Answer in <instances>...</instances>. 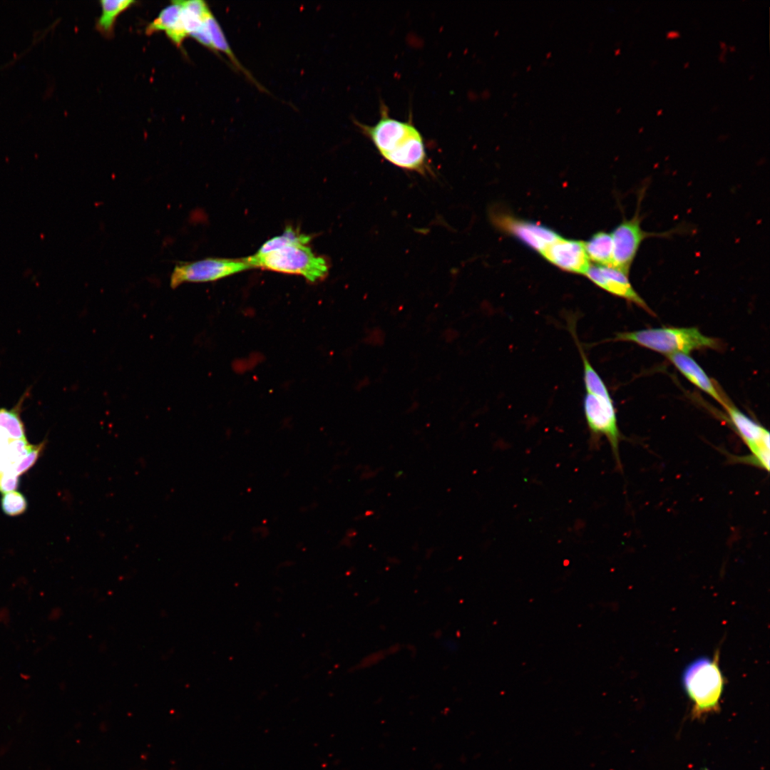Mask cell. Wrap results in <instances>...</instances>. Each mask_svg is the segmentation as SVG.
<instances>
[{
    "label": "cell",
    "mask_w": 770,
    "mask_h": 770,
    "mask_svg": "<svg viewBox=\"0 0 770 770\" xmlns=\"http://www.w3.org/2000/svg\"><path fill=\"white\" fill-rule=\"evenodd\" d=\"M356 123L389 162L404 169L424 171L426 165L424 143L421 133L411 121L392 118L387 109L382 108L381 117L374 125Z\"/></svg>",
    "instance_id": "cell-1"
},
{
    "label": "cell",
    "mask_w": 770,
    "mask_h": 770,
    "mask_svg": "<svg viewBox=\"0 0 770 770\" xmlns=\"http://www.w3.org/2000/svg\"><path fill=\"white\" fill-rule=\"evenodd\" d=\"M719 654L699 657L689 664L682 675L684 690L692 702V716L701 719L717 712L724 687L719 665Z\"/></svg>",
    "instance_id": "cell-2"
},
{
    "label": "cell",
    "mask_w": 770,
    "mask_h": 770,
    "mask_svg": "<svg viewBox=\"0 0 770 770\" xmlns=\"http://www.w3.org/2000/svg\"><path fill=\"white\" fill-rule=\"evenodd\" d=\"M614 341L634 342L667 355L687 354L696 349L714 348L717 342L702 334L696 327H660L617 332Z\"/></svg>",
    "instance_id": "cell-3"
},
{
    "label": "cell",
    "mask_w": 770,
    "mask_h": 770,
    "mask_svg": "<svg viewBox=\"0 0 770 770\" xmlns=\"http://www.w3.org/2000/svg\"><path fill=\"white\" fill-rule=\"evenodd\" d=\"M251 267L303 276L310 282L324 278L329 270L326 260L317 256L306 244H292L265 255L245 258Z\"/></svg>",
    "instance_id": "cell-4"
},
{
    "label": "cell",
    "mask_w": 770,
    "mask_h": 770,
    "mask_svg": "<svg viewBox=\"0 0 770 770\" xmlns=\"http://www.w3.org/2000/svg\"><path fill=\"white\" fill-rule=\"evenodd\" d=\"M583 411L590 432V445H598L602 436L607 440L618 468H621L619 445L622 436L619 430L616 409L610 396H602L585 393Z\"/></svg>",
    "instance_id": "cell-5"
},
{
    "label": "cell",
    "mask_w": 770,
    "mask_h": 770,
    "mask_svg": "<svg viewBox=\"0 0 770 770\" xmlns=\"http://www.w3.org/2000/svg\"><path fill=\"white\" fill-rule=\"evenodd\" d=\"M644 192L640 193L637 210L630 219L623 220L611 233L613 244L612 267L629 274L632 262L642 242L652 237H669L677 230L664 232H650L641 226L643 217L640 215V204Z\"/></svg>",
    "instance_id": "cell-6"
},
{
    "label": "cell",
    "mask_w": 770,
    "mask_h": 770,
    "mask_svg": "<svg viewBox=\"0 0 770 770\" xmlns=\"http://www.w3.org/2000/svg\"><path fill=\"white\" fill-rule=\"evenodd\" d=\"M245 258H205L178 262L172 271L170 285L176 288L185 282H206L220 279L250 268Z\"/></svg>",
    "instance_id": "cell-7"
},
{
    "label": "cell",
    "mask_w": 770,
    "mask_h": 770,
    "mask_svg": "<svg viewBox=\"0 0 770 770\" xmlns=\"http://www.w3.org/2000/svg\"><path fill=\"white\" fill-rule=\"evenodd\" d=\"M737 434L750 455L746 461L764 471L769 470V433L767 429L728 402L723 406Z\"/></svg>",
    "instance_id": "cell-8"
},
{
    "label": "cell",
    "mask_w": 770,
    "mask_h": 770,
    "mask_svg": "<svg viewBox=\"0 0 770 770\" xmlns=\"http://www.w3.org/2000/svg\"><path fill=\"white\" fill-rule=\"evenodd\" d=\"M492 222L503 232L512 235L540 255L561 237L542 224L515 217L503 212H493Z\"/></svg>",
    "instance_id": "cell-9"
},
{
    "label": "cell",
    "mask_w": 770,
    "mask_h": 770,
    "mask_svg": "<svg viewBox=\"0 0 770 770\" xmlns=\"http://www.w3.org/2000/svg\"><path fill=\"white\" fill-rule=\"evenodd\" d=\"M595 285L610 294L622 298L652 314L645 300L633 288L628 274L613 267L590 266L585 274Z\"/></svg>",
    "instance_id": "cell-10"
},
{
    "label": "cell",
    "mask_w": 770,
    "mask_h": 770,
    "mask_svg": "<svg viewBox=\"0 0 770 770\" xmlns=\"http://www.w3.org/2000/svg\"><path fill=\"white\" fill-rule=\"evenodd\" d=\"M541 255L560 269L572 273L585 274L590 266L582 241L560 237Z\"/></svg>",
    "instance_id": "cell-11"
},
{
    "label": "cell",
    "mask_w": 770,
    "mask_h": 770,
    "mask_svg": "<svg viewBox=\"0 0 770 770\" xmlns=\"http://www.w3.org/2000/svg\"><path fill=\"white\" fill-rule=\"evenodd\" d=\"M674 366L695 386L703 391L722 406L727 401L720 395L712 379L702 367L687 354L676 353L667 356Z\"/></svg>",
    "instance_id": "cell-12"
},
{
    "label": "cell",
    "mask_w": 770,
    "mask_h": 770,
    "mask_svg": "<svg viewBox=\"0 0 770 770\" xmlns=\"http://www.w3.org/2000/svg\"><path fill=\"white\" fill-rule=\"evenodd\" d=\"M205 23L210 33V38L215 51H219L226 54L236 69L241 71L246 76V78L249 79L255 86H257V87L260 90L262 91H266L263 86H261L257 82V81L255 80V78H253L252 74H250V73L237 60V57L235 56L233 51H232L229 43H227V41L223 31H222L220 26L219 25L217 21L215 19V16L212 15V13L206 19Z\"/></svg>",
    "instance_id": "cell-13"
},
{
    "label": "cell",
    "mask_w": 770,
    "mask_h": 770,
    "mask_svg": "<svg viewBox=\"0 0 770 770\" xmlns=\"http://www.w3.org/2000/svg\"><path fill=\"white\" fill-rule=\"evenodd\" d=\"M587 257L601 266L612 267L613 244L611 234L598 232L584 242Z\"/></svg>",
    "instance_id": "cell-14"
},
{
    "label": "cell",
    "mask_w": 770,
    "mask_h": 770,
    "mask_svg": "<svg viewBox=\"0 0 770 770\" xmlns=\"http://www.w3.org/2000/svg\"><path fill=\"white\" fill-rule=\"evenodd\" d=\"M100 3L102 13L98 20L97 27L103 34L110 35L118 15L135 2L132 0H102Z\"/></svg>",
    "instance_id": "cell-15"
},
{
    "label": "cell",
    "mask_w": 770,
    "mask_h": 770,
    "mask_svg": "<svg viewBox=\"0 0 770 770\" xmlns=\"http://www.w3.org/2000/svg\"><path fill=\"white\" fill-rule=\"evenodd\" d=\"M20 405L12 409H0V428L13 440L26 438L24 426L20 416Z\"/></svg>",
    "instance_id": "cell-16"
},
{
    "label": "cell",
    "mask_w": 770,
    "mask_h": 770,
    "mask_svg": "<svg viewBox=\"0 0 770 770\" xmlns=\"http://www.w3.org/2000/svg\"><path fill=\"white\" fill-rule=\"evenodd\" d=\"M310 240L309 235L301 234L288 227L281 235L267 240L255 253L256 255H265L270 252L279 249L282 247L292 244H306Z\"/></svg>",
    "instance_id": "cell-17"
},
{
    "label": "cell",
    "mask_w": 770,
    "mask_h": 770,
    "mask_svg": "<svg viewBox=\"0 0 770 770\" xmlns=\"http://www.w3.org/2000/svg\"><path fill=\"white\" fill-rule=\"evenodd\" d=\"M180 12V6L177 1H173L172 4L163 9L157 18L148 26L146 33L151 34L159 31H165L167 33L178 22Z\"/></svg>",
    "instance_id": "cell-18"
},
{
    "label": "cell",
    "mask_w": 770,
    "mask_h": 770,
    "mask_svg": "<svg viewBox=\"0 0 770 770\" xmlns=\"http://www.w3.org/2000/svg\"><path fill=\"white\" fill-rule=\"evenodd\" d=\"M1 506L6 515L16 516L25 512L27 508V500L23 494L14 491L3 494Z\"/></svg>",
    "instance_id": "cell-19"
},
{
    "label": "cell",
    "mask_w": 770,
    "mask_h": 770,
    "mask_svg": "<svg viewBox=\"0 0 770 770\" xmlns=\"http://www.w3.org/2000/svg\"><path fill=\"white\" fill-rule=\"evenodd\" d=\"M44 446V441L31 446L26 455L14 468V471L18 476L24 473L35 464Z\"/></svg>",
    "instance_id": "cell-20"
},
{
    "label": "cell",
    "mask_w": 770,
    "mask_h": 770,
    "mask_svg": "<svg viewBox=\"0 0 770 770\" xmlns=\"http://www.w3.org/2000/svg\"><path fill=\"white\" fill-rule=\"evenodd\" d=\"M11 439L8 434L0 428V475L6 471L14 470L10 451L9 442Z\"/></svg>",
    "instance_id": "cell-21"
},
{
    "label": "cell",
    "mask_w": 770,
    "mask_h": 770,
    "mask_svg": "<svg viewBox=\"0 0 770 770\" xmlns=\"http://www.w3.org/2000/svg\"><path fill=\"white\" fill-rule=\"evenodd\" d=\"M19 484V476L12 469L0 475V492L6 493L15 491Z\"/></svg>",
    "instance_id": "cell-22"
},
{
    "label": "cell",
    "mask_w": 770,
    "mask_h": 770,
    "mask_svg": "<svg viewBox=\"0 0 770 770\" xmlns=\"http://www.w3.org/2000/svg\"><path fill=\"white\" fill-rule=\"evenodd\" d=\"M190 36L203 46L215 51L205 21L198 30L192 33Z\"/></svg>",
    "instance_id": "cell-23"
},
{
    "label": "cell",
    "mask_w": 770,
    "mask_h": 770,
    "mask_svg": "<svg viewBox=\"0 0 770 770\" xmlns=\"http://www.w3.org/2000/svg\"><path fill=\"white\" fill-rule=\"evenodd\" d=\"M10 621V611L6 607H0V625H7Z\"/></svg>",
    "instance_id": "cell-24"
},
{
    "label": "cell",
    "mask_w": 770,
    "mask_h": 770,
    "mask_svg": "<svg viewBox=\"0 0 770 770\" xmlns=\"http://www.w3.org/2000/svg\"><path fill=\"white\" fill-rule=\"evenodd\" d=\"M60 615H61L60 610L58 608H53L49 612V613L48 615V618L51 621H54V620H58L59 618Z\"/></svg>",
    "instance_id": "cell-25"
},
{
    "label": "cell",
    "mask_w": 770,
    "mask_h": 770,
    "mask_svg": "<svg viewBox=\"0 0 770 770\" xmlns=\"http://www.w3.org/2000/svg\"><path fill=\"white\" fill-rule=\"evenodd\" d=\"M680 36H681L680 32L678 31H676V30L669 31L667 32V34H666V38L667 39L677 38L680 37Z\"/></svg>",
    "instance_id": "cell-26"
},
{
    "label": "cell",
    "mask_w": 770,
    "mask_h": 770,
    "mask_svg": "<svg viewBox=\"0 0 770 770\" xmlns=\"http://www.w3.org/2000/svg\"><path fill=\"white\" fill-rule=\"evenodd\" d=\"M719 45H720V48H721L722 49H724V48H727V45H726V43H725L724 42H723V41H719Z\"/></svg>",
    "instance_id": "cell-27"
},
{
    "label": "cell",
    "mask_w": 770,
    "mask_h": 770,
    "mask_svg": "<svg viewBox=\"0 0 770 770\" xmlns=\"http://www.w3.org/2000/svg\"><path fill=\"white\" fill-rule=\"evenodd\" d=\"M21 678L24 679H29V676L28 674H25V673L21 674Z\"/></svg>",
    "instance_id": "cell-28"
},
{
    "label": "cell",
    "mask_w": 770,
    "mask_h": 770,
    "mask_svg": "<svg viewBox=\"0 0 770 770\" xmlns=\"http://www.w3.org/2000/svg\"><path fill=\"white\" fill-rule=\"evenodd\" d=\"M729 48L730 51H732V52H734L736 50V47L734 46H729Z\"/></svg>",
    "instance_id": "cell-29"
},
{
    "label": "cell",
    "mask_w": 770,
    "mask_h": 770,
    "mask_svg": "<svg viewBox=\"0 0 770 770\" xmlns=\"http://www.w3.org/2000/svg\"><path fill=\"white\" fill-rule=\"evenodd\" d=\"M662 112H663V110H662V109H659V110H658V111H657V115H662Z\"/></svg>",
    "instance_id": "cell-30"
},
{
    "label": "cell",
    "mask_w": 770,
    "mask_h": 770,
    "mask_svg": "<svg viewBox=\"0 0 770 770\" xmlns=\"http://www.w3.org/2000/svg\"><path fill=\"white\" fill-rule=\"evenodd\" d=\"M689 62H686V63H684V68H687V67H689Z\"/></svg>",
    "instance_id": "cell-31"
},
{
    "label": "cell",
    "mask_w": 770,
    "mask_h": 770,
    "mask_svg": "<svg viewBox=\"0 0 770 770\" xmlns=\"http://www.w3.org/2000/svg\"><path fill=\"white\" fill-rule=\"evenodd\" d=\"M644 129H645V128H644V127H641V128H640L639 129V133H642V131L644 130Z\"/></svg>",
    "instance_id": "cell-32"
},
{
    "label": "cell",
    "mask_w": 770,
    "mask_h": 770,
    "mask_svg": "<svg viewBox=\"0 0 770 770\" xmlns=\"http://www.w3.org/2000/svg\"><path fill=\"white\" fill-rule=\"evenodd\" d=\"M754 75H751V76L749 77V80H751V78H754Z\"/></svg>",
    "instance_id": "cell-33"
}]
</instances>
